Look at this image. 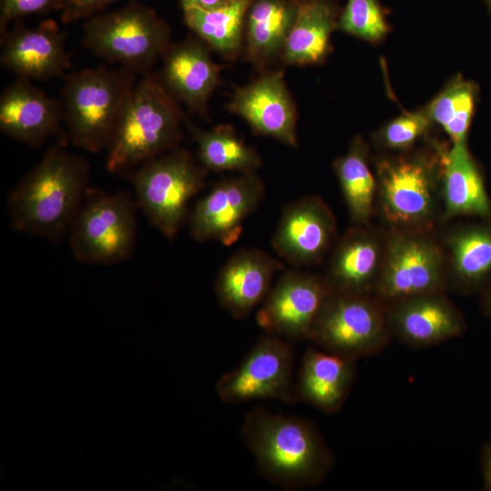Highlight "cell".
<instances>
[{"label": "cell", "instance_id": "6da1fadb", "mask_svg": "<svg viewBox=\"0 0 491 491\" xmlns=\"http://www.w3.org/2000/svg\"><path fill=\"white\" fill-rule=\"evenodd\" d=\"M88 175L85 157L61 146L49 148L8 195L11 227L58 243L68 235L89 189Z\"/></svg>", "mask_w": 491, "mask_h": 491}, {"label": "cell", "instance_id": "7a4b0ae2", "mask_svg": "<svg viewBox=\"0 0 491 491\" xmlns=\"http://www.w3.org/2000/svg\"><path fill=\"white\" fill-rule=\"evenodd\" d=\"M241 435L259 474L281 489L314 486L335 465L319 431L301 417L256 407L246 414Z\"/></svg>", "mask_w": 491, "mask_h": 491}, {"label": "cell", "instance_id": "3957f363", "mask_svg": "<svg viewBox=\"0 0 491 491\" xmlns=\"http://www.w3.org/2000/svg\"><path fill=\"white\" fill-rule=\"evenodd\" d=\"M372 158L376 178V215L388 229L436 231L442 225L438 143Z\"/></svg>", "mask_w": 491, "mask_h": 491}, {"label": "cell", "instance_id": "277c9868", "mask_svg": "<svg viewBox=\"0 0 491 491\" xmlns=\"http://www.w3.org/2000/svg\"><path fill=\"white\" fill-rule=\"evenodd\" d=\"M136 81L108 146L105 167L111 173L137 168L177 147L185 119L162 84L151 72Z\"/></svg>", "mask_w": 491, "mask_h": 491}, {"label": "cell", "instance_id": "5b68a950", "mask_svg": "<svg viewBox=\"0 0 491 491\" xmlns=\"http://www.w3.org/2000/svg\"><path fill=\"white\" fill-rule=\"evenodd\" d=\"M135 75L122 66H97L66 75L63 118L75 146L90 153L108 148L136 83Z\"/></svg>", "mask_w": 491, "mask_h": 491}, {"label": "cell", "instance_id": "8992f818", "mask_svg": "<svg viewBox=\"0 0 491 491\" xmlns=\"http://www.w3.org/2000/svg\"><path fill=\"white\" fill-rule=\"evenodd\" d=\"M83 33L84 45L95 55L141 75L150 72L172 43L168 25L135 1L86 19Z\"/></svg>", "mask_w": 491, "mask_h": 491}, {"label": "cell", "instance_id": "52a82bcc", "mask_svg": "<svg viewBox=\"0 0 491 491\" xmlns=\"http://www.w3.org/2000/svg\"><path fill=\"white\" fill-rule=\"evenodd\" d=\"M206 171L188 151L176 147L132 173L138 209L167 239L175 237L187 216L190 200L205 187Z\"/></svg>", "mask_w": 491, "mask_h": 491}, {"label": "cell", "instance_id": "ba28073f", "mask_svg": "<svg viewBox=\"0 0 491 491\" xmlns=\"http://www.w3.org/2000/svg\"><path fill=\"white\" fill-rule=\"evenodd\" d=\"M137 209L128 192L88 189L68 233L75 259L101 266L127 260L135 246Z\"/></svg>", "mask_w": 491, "mask_h": 491}, {"label": "cell", "instance_id": "9c48e42d", "mask_svg": "<svg viewBox=\"0 0 491 491\" xmlns=\"http://www.w3.org/2000/svg\"><path fill=\"white\" fill-rule=\"evenodd\" d=\"M392 340L386 306L372 294L331 293L309 341L352 360L380 354Z\"/></svg>", "mask_w": 491, "mask_h": 491}, {"label": "cell", "instance_id": "30bf717a", "mask_svg": "<svg viewBox=\"0 0 491 491\" xmlns=\"http://www.w3.org/2000/svg\"><path fill=\"white\" fill-rule=\"evenodd\" d=\"M436 231L387 228L383 268L373 293L385 306L418 295L447 292L446 258Z\"/></svg>", "mask_w": 491, "mask_h": 491}, {"label": "cell", "instance_id": "8fae6325", "mask_svg": "<svg viewBox=\"0 0 491 491\" xmlns=\"http://www.w3.org/2000/svg\"><path fill=\"white\" fill-rule=\"evenodd\" d=\"M293 365L288 340L266 333L235 368L218 379L216 393L228 404L272 399L293 405L297 402Z\"/></svg>", "mask_w": 491, "mask_h": 491}, {"label": "cell", "instance_id": "7c38bea8", "mask_svg": "<svg viewBox=\"0 0 491 491\" xmlns=\"http://www.w3.org/2000/svg\"><path fill=\"white\" fill-rule=\"evenodd\" d=\"M331 290L323 276L286 270L272 285L256 313L266 333L286 340H309Z\"/></svg>", "mask_w": 491, "mask_h": 491}, {"label": "cell", "instance_id": "4fadbf2b", "mask_svg": "<svg viewBox=\"0 0 491 491\" xmlns=\"http://www.w3.org/2000/svg\"><path fill=\"white\" fill-rule=\"evenodd\" d=\"M264 195V182L256 172L215 184L189 215L191 236L198 242L232 244L238 238L243 222L257 208Z\"/></svg>", "mask_w": 491, "mask_h": 491}, {"label": "cell", "instance_id": "5bb4252c", "mask_svg": "<svg viewBox=\"0 0 491 491\" xmlns=\"http://www.w3.org/2000/svg\"><path fill=\"white\" fill-rule=\"evenodd\" d=\"M336 220L318 195L288 204L272 237L276 254L295 268L320 263L336 243Z\"/></svg>", "mask_w": 491, "mask_h": 491}, {"label": "cell", "instance_id": "9a60e30c", "mask_svg": "<svg viewBox=\"0 0 491 491\" xmlns=\"http://www.w3.org/2000/svg\"><path fill=\"white\" fill-rule=\"evenodd\" d=\"M387 228L353 225L332 247L323 275L332 293L372 294L386 255Z\"/></svg>", "mask_w": 491, "mask_h": 491}, {"label": "cell", "instance_id": "2e32d148", "mask_svg": "<svg viewBox=\"0 0 491 491\" xmlns=\"http://www.w3.org/2000/svg\"><path fill=\"white\" fill-rule=\"evenodd\" d=\"M386 306L392 337L411 348L445 343L464 335L467 327L446 291L407 297Z\"/></svg>", "mask_w": 491, "mask_h": 491}, {"label": "cell", "instance_id": "e0dca14e", "mask_svg": "<svg viewBox=\"0 0 491 491\" xmlns=\"http://www.w3.org/2000/svg\"><path fill=\"white\" fill-rule=\"evenodd\" d=\"M436 233L445 254L447 291L480 293L491 280V219L453 220Z\"/></svg>", "mask_w": 491, "mask_h": 491}, {"label": "cell", "instance_id": "ac0fdd59", "mask_svg": "<svg viewBox=\"0 0 491 491\" xmlns=\"http://www.w3.org/2000/svg\"><path fill=\"white\" fill-rule=\"evenodd\" d=\"M227 109L258 135L297 146V113L284 71H269L235 89Z\"/></svg>", "mask_w": 491, "mask_h": 491}, {"label": "cell", "instance_id": "d6986e66", "mask_svg": "<svg viewBox=\"0 0 491 491\" xmlns=\"http://www.w3.org/2000/svg\"><path fill=\"white\" fill-rule=\"evenodd\" d=\"M0 61L17 77L31 81L65 76L70 67L65 35L53 20L1 32Z\"/></svg>", "mask_w": 491, "mask_h": 491}, {"label": "cell", "instance_id": "ffe728a7", "mask_svg": "<svg viewBox=\"0 0 491 491\" xmlns=\"http://www.w3.org/2000/svg\"><path fill=\"white\" fill-rule=\"evenodd\" d=\"M442 224L462 217L491 219V197L480 165L467 142L438 143Z\"/></svg>", "mask_w": 491, "mask_h": 491}, {"label": "cell", "instance_id": "44dd1931", "mask_svg": "<svg viewBox=\"0 0 491 491\" xmlns=\"http://www.w3.org/2000/svg\"><path fill=\"white\" fill-rule=\"evenodd\" d=\"M63 118V105L32 84L17 77L0 96V130L31 147H40L56 134Z\"/></svg>", "mask_w": 491, "mask_h": 491}, {"label": "cell", "instance_id": "7402d4cb", "mask_svg": "<svg viewBox=\"0 0 491 491\" xmlns=\"http://www.w3.org/2000/svg\"><path fill=\"white\" fill-rule=\"evenodd\" d=\"M209 49L199 38L171 43L162 55L158 75L176 101L201 115L205 114L208 99L219 81L220 67L212 60Z\"/></svg>", "mask_w": 491, "mask_h": 491}, {"label": "cell", "instance_id": "603a6c76", "mask_svg": "<svg viewBox=\"0 0 491 491\" xmlns=\"http://www.w3.org/2000/svg\"><path fill=\"white\" fill-rule=\"evenodd\" d=\"M283 264L257 248L233 255L218 273L215 293L219 304L235 319L246 317L263 303L275 274Z\"/></svg>", "mask_w": 491, "mask_h": 491}, {"label": "cell", "instance_id": "cb8c5ba5", "mask_svg": "<svg viewBox=\"0 0 491 491\" xmlns=\"http://www.w3.org/2000/svg\"><path fill=\"white\" fill-rule=\"evenodd\" d=\"M355 360L308 347L302 356L295 393L302 401L326 413L338 412L353 386L356 366Z\"/></svg>", "mask_w": 491, "mask_h": 491}, {"label": "cell", "instance_id": "d4e9b609", "mask_svg": "<svg viewBox=\"0 0 491 491\" xmlns=\"http://www.w3.org/2000/svg\"><path fill=\"white\" fill-rule=\"evenodd\" d=\"M339 14L332 0H298L280 60L299 66L324 63L332 50L331 35L337 28Z\"/></svg>", "mask_w": 491, "mask_h": 491}, {"label": "cell", "instance_id": "484cf974", "mask_svg": "<svg viewBox=\"0 0 491 491\" xmlns=\"http://www.w3.org/2000/svg\"><path fill=\"white\" fill-rule=\"evenodd\" d=\"M298 0H251L245 24L244 51L256 67L280 58L295 21Z\"/></svg>", "mask_w": 491, "mask_h": 491}, {"label": "cell", "instance_id": "4316f807", "mask_svg": "<svg viewBox=\"0 0 491 491\" xmlns=\"http://www.w3.org/2000/svg\"><path fill=\"white\" fill-rule=\"evenodd\" d=\"M371 165L369 145L360 135L333 163L353 225H368L376 215V178Z\"/></svg>", "mask_w": 491, "mask_h": 491}, {"label": "cell", "instance_id": "83f0119b", "mask_svg": "<svg viewBox=\"0 0 491 491\" xmlns=\"http://www.w3.org/2000/svg\"><path fill=\"white\" fill-rule=\"evenodd\" d=\"M251 0H235L215 9L182 6L185 25L210 49L234 59L244 47L246 16Z\"/></svg>", "mask_w": 491, "mask_h": 491}, {"label": "cell", "instance_id": "f1b7e54d", "mask_svg": "<svg viewBox=\"0 0 491 491\" xmlns=\"http://www.w3.org/2000/svg\"><path fill=\"white\" fill-rule=\"evenodd\" d=\"M188 128L197 145L202 166L206 170L246 174L260 167L257 151L247 145L231 125H218L210 130H202L188 124Z\"/></svg>", "mask_w": 491, "mask_h": 491}, {"label": "cell", "instance_id": "f546056e", "mask_svg": "<svg viewBox=\"0 0 491 491\" xmlns=\"http://www.w3.org/2000/svg\"><path fill=\"white\" fill-rule=\"evenodd\" d=\"M478 94L476 83L456 75L426 105L434 125L443 129L450 143L467 142Z\"/></svg>", "mask_w": 491, "mask_h": 491}, {"label": "cell", "instance_id": "4dcf8cb0", "mask_svg": "<svg viewBox=\"0 0 491 491\" xmlns=\"http://www.w3.org/2000/svg\"><path fill=\"white\" fill-rule=\"evenodd\" d=\"M433 125L426 105L387 122L374 135V144L384 153L406 152L415 148L422 138L428 137Z\"/></svg>", "mask_w": 491, "mask_h": 491}, {"label": "cell", "instance_id": "1f68e13d", "mask_svg": "<svg viewBox=\"0 0 491 491\" xmlns=\"http://www.w3.org/2000/svg\"><path fill=\"white\" fill-rule=\"evenodd\" d=\"M387 11L378 0H347L340 12L337 28L372 44L383 41L391 27Z\"/></svg>", "mask_w": 491, "mask_h": 491}, {"label": "cell", "instance_id": "d6a6232c", "mask_svg": "<svg viewBox=\"0 0 491 491\" xmlns=\"http://www.w3.org/2000/svg\"><path fill=\"white\" fill-rule=\"evenodd\" d=\"M62 0H0V32L19 18L59 11Z\"/></svg>", "mask_w": 491, "mask_h": 491}, {"label": "cell", "instance_id": "836d02e7", "mask_svg": "<svg viewBox=\"0 0 491 491\" xmlns=\"http://www.w3.org/2000/svg\"><path fill=\"white\" fill-rule=\"evenodd\" d=\"M115 1L118 0H62L59 10L61 20L66 24L86 20Z\"/></svg>", "mask_w": 491, "mask_h": 491}, {"label": "cell", "instance_id": "e575fe53", "mask_svg": "<svg viewBox=\"0 0 491 491\" xmlns=\"http://www.w3.org/2000/svg\"><path fill=\"white\" fill-rule=\"evenodd\" d=\"M480 462L483 487L486 491H491V438L484 445L482 448Z\"/></svg>", "mask_w": 491, "mask_h": 491}, {"label": "cell", "instance_id": "d590c367", "mask_svg": "<svg viewBox=\"0 0 491 491\" xmlns=\"http://www.w3.org/2000/svg\"><path fill=\"white\" fill-rule=\"evenodd\" d=\"M235 0H180L182 6H193L201 9H215L231 4Z\"/></svg>", "mask_w": 491, "mask_h": 491}, {"label": "cell", "instance_id": "8d00e7d4", "mask_svg": "<svg viewBox=\"0 0 491 491\" xmlns=\"http://www.w3.org/2000/svg\"><path fill=\"white\" fill-rule=\"evenodd\" d=\"M479 294L481 311L486 316L491 318V280Z\"/></svg>", "mask_w": 491, "mask_h": 491}, {"label": "cell", "instance_id": "74e56055", "mask_svg": "<svg viewBox=\"0 0 491 491\" xmlns=\"http://www.w3.org/2000/svg\"><path fill=\"white\" fill-rule=\"evenodd\" d=\"M485 2L486 3L489 10L491 11V0H485Z\"/></svg>", "mask_w": 491, "mask_h": 491}]
</instances>
